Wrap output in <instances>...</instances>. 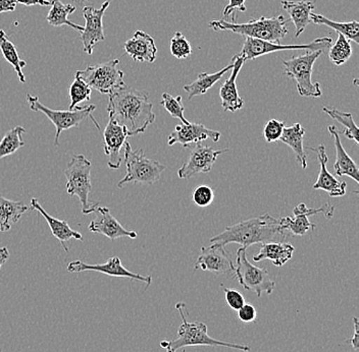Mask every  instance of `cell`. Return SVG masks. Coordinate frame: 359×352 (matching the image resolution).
Returning a JSON list of instances; mask_svg holds the SVG:
<instances>
[{
	"label": "cell",
	"mask_w": 359,
	"mask_h": 352,
	"mask_svg": "<svg viewBox=\"0 0 359 352\" xmlns=\"http://www.w3.org/2000/svg\"><path fill=\"white\" fill-rule=\"evenodd\" d=\"M107 109L109 120L125 127L129 136L143 134L156 121L149 94L128 86L109 94Z\"/></svg>",
	"instance_id": "cell-1"
},
{
	"label": "cell",
	"mask_w": 359,
	"mask_h": 352,
	"mask_svg": "<svg viewBox=\"0 0 359 352\" xmlns=\"http://www.w3.org/2000/svg\"><path fill=\"white\" fill-rule=\"evenodd\" d=\"M286 233L280 230V219L264 214L228 226L223 232L210 239V242L224 246L229 244H238L247 250L252 244L282 242L288 237Z\"/></svg>",
	"instance_id": "cell-2"
},
{
	"label": "cell",
	"mask_w": 359,
	"mask_h": 352,
	"mask_svg": "<svg viewBox=\"0 0 359 352\" xmlns=\"http://www.w3.org/2000/svg\"><path fill=\"white\" fill-rule=\"evenodd\" d=\"M176 309L183 323L179 327L178 336L175 339L163 340L161 342V349H167V352H177L183 347L191 346L228 347L245 352L251 351L249 345L219 342L210 337L208 333V326L204 323L188 322L186 320L187 307L184 302H178Z\"/></svg>",
	"instance_id": "cell-3"
},
{
	"label": "cell",
	"mask_w": 359,
	"mask_h": 352,
	"mask_svg": "<svg viewBox=\"0 0 359 352\" xmlns=\"http://www.w3.org/2000/svg\"><path fill=\"white\" fill-rule=\"evenodd\" d=\"M208 26L215 32L229 31L245 38H253L275 44H280V41L288 34L287 21L283 15L258 17L244 24L226 20H215L210 21Z\"/></svg>",
	"instance_id": "cell-4"
},
{
	"label": "cell",
	"mask_w": 359,
	"mask_h": 352,
	"mask_svg": "<svg viewBox=\"0 0 359 352\" xmlns=\"http://www.w3.org/2000/svg\"><path fill=\"white\" fill-rule=\"evenodd\" d=\"M91 162L84 155H74L65 169L67 177V192L71 197H77L82 206L84 215L96 212L100 207V202L92 203L89 201V194L92 190Z\"/></svg>",
	"instance_id": "cell-5"
},
{
	"label": "cell",
	"mask_w": 359,
	"mask_h": 352,
	"mask_svg": "<svg viewBox=\"0 0 359 352\" xmlns=\"http://www.w3.org/2000/svg\"><path fill=\"white\" fill-rule=\"evenodd\" d=\"M123 160L127 168V174L122 181H118V188H122L131 183L154 185L159 181L161 174L165 170V166L158 161L147 158L142 149L134 151L131 143L128 141L123 146Z\"/></svg>",
	"instance_id": "cell-6"
},
{
	"label": "cell",
	"mask_w": 359,
	"mask_h": 352,
	"mask_svg": "<svg viewBox=\"0 0 359 352\" xmlns=\"http://www.w3.org/2000/svg\"><path fill=\"white\" fill-rule=\"evenodd\" d=\"M324 50H306L304 55L295 56L291 59H282L285 75L295 80L298 93L302 97L318 98L322 96L320 83H313V66Z\"/></svg>",
	"instance_id": "cell-7"
},
{
	"label": "cell",
	"mask_w": 359,
	"mask_h": 352,
	"mask_svg": "<svg viewBox=\"0 0 359 352\" xmlns=\"http://www.w3.org/2000/svg\"><path fill=\"white\" fill-rule=\"evenodd\" d=\"M236 278L240 286L246 290L253 291L257 297H262V293L271 295L276 283L266 268H259L249 262L246 248H240L236 255Z\"/></svg>",
	"instance_id": "cell-8"
},
{
	"label": "cell",
	"mask_w": 359,
	"mask_h": 352,
	"mask_svg": "<svg viewBox=\"0 0 359 352\" xmlns=\"http://www.w3.org/2000/svg\"><path fill=\"white\" fill-rule=\"evenodd\" d=\"M118 59L109 60L95 66H90L84 71H77V73L90 88L109 95L116 90L127 86L123 80L125 73L118 69Z\"/></svg>",
	"instance_id": "cell-9"
},
{
	"label": "cell",
	"mask_w": 359,
	"mask_h": 352,
	"mask_svg": "<svg viewBox=\"0 0 359 352\" xmlns=\"http://www.w3.org/2000/svg\"><path fill=\"white\" fill-rule=\"evenodd\" d=\"M29 106L31 111L35 112H41L45 114L51 122L55 127V145H60V136L62 132L72 127H80L90 114L95 111L96 107L94 105H87V106L76 107L74 111H55V109L48 108L40 102L39 97L37 96L27 95Z\"/></svg>",
	"instance_id": "cell-10"
},
{
	"label": "cell",
	"mask_w": 359,
	"mask_h": 352,
	"mask_svg": "<svg viewBox=\"0 0 359 352\" xmlns=\"http://www.w3.org/2000/svg\"><path fill=\"white\" fill-rule=\"evenodd\" d=\"M333 44L331 38L323 37L313 40L311 43L307 44H275L269 42L262 41V40L253 39V38H246L243 47L239 55L244 60L257 59L260 56L269 55V53L277 52L282 50H324L329 48Z\"/></svg>",
	"instance_id": "cell-11"
},
{
	"label": "cell",
	"mask_w": 359,
	"mask_h": 352,
	"mask_svg": "<svg viewBox=\"0 0 359 352\" xmlns=\"http://www.w3.org/2000/svg\"><path fill=\"white\" fill-rule=\"evenodd\" d=\"M190 157L187 162L178 170V176L181 179H189L197 174H208L212 169V166L219 155L228 152V149L215 150L201 143L188 146Z\"/></svg>",
	"instance_id": "cell-12"
},
{
	"label": "cell",
	"mask_w": 359,
	"mask_h": 352,
	"mask_svg": "<svg viewBox=\"0 0 359 352\" xmlns=\"http://www.w3.org/2000/svg\"><path fill=\"white\" fill-rule=\"evenodd\" d=\"M334 212H335V207L330 203L325 204L318 209L307 208L304 203H302L297 207L294 208V217L288 216L280 219V227L284 232H290L292 234L302 237V235L306 234L309 230H313L316 227V224L309 221V216L323 213L325 218L331 219Z\"/></svg>",
	"instance_id": "cell-13"
},
{
	"label": "cell",
	"mask_w": 359,
	"mask_h": 352,
	"mask_svg": "<svg viewBox=\"0 0 359 352\" xmlns=\"http://www.w3.org/2000/svg\"><path fill=\"white\" fill-rule=\"evenodd\" d=\"M111 0H107L101 4L100 8H95L93 6H85L83 8L85 24L84 30L81 33V41L83 43V50L87 55H91L93 53L94 47L101 41H104L105 35L103 31V17L105 10L111 4Z\"/></svg>",
	"instance_id": "cell-14"
},
{
	"label": "cell",
	"mask_w": 359,
	"mask_h": 352,
	"mask_svg": "<svg viewBox=\"0 0 359 352\" xmlns=\"http://www.w3.org/2000/svg\"><path fill=\"white\" fill-rule=\"evenodd\" d=\"M67 272L82 273L85 271H95L102 274L112 276V277L129 278V279L137 280V281L144 282L146 286H149L152 282L151 276H143L131 272L126 269L121 262L120 258L112 257L107 260V263L90 265L82 261L71 262L67 266Z\"/></svg>",
	"instance_id": "cell-15"
},
{
	"label": "cell",
	"mask_w": 359,
	"mask_h": 352,
	"mask_svg": "<svg viewBox=\"0 0 359 352\" xmlns=\"http://www.w3.org/2000/svg\"><path fill=\"white\" fill-rule=\"evenodd\" d=\"M198 269L217 275H224L235 271V266L230 253L226 252L224 246L212 244L210 246L201 248V253L194 266V270Z\"/></svg>",
	"instance_id": "cell-16"
},
{
	"label": "cell",
	"mask_w": 359,
	"mask_h": 352,
	"mask_svg": "<svg viewBox=\"0 0 359 352\" xmlns=\"http://www.w3.org/2000/svg\"><path fill=\"white\" fill-rule=\"evenodd\" d=\"M104 154L109 157L107 166L111 169H118L123 159V146L127 142L128 132L116 121L109 120L102 134Z\"/></svg>",
	"instance_id": "cell-17"
},
{
	"label": "cell",
	"mask_w": 359,
	"mask_h": 352,
	"mask_svg": "<svg viewBox=\"0 0 359 352\" xmlns=\"http://www.w3.org/2000/svg\"><path fill=\"white\" fill-rule=\"evenodd\" d=\"M206 139H212L213 142L217 143L221 139V132L208 129L201 123H181L177 125L175 131L168 136V143L170 146L181 143L183 147L187 148L192 143H201Z\"/></svg>",
	"instance_id": "cell-18"
},
{
	"label": "cell",
	"mask_w": 359,
	"mask_h": 352,
	"mask_svg": "<svg viewBox=\"0 0 359 352\" xmlns=\"http://www.w3.org/2000/svg\"><path fill=\"white\" fill-rule=\"evenodd\" d=\"M96 213H97V217L90 222L88 226L90 232L104 235L112 241L121 237L136 239L138 237L136 232L123 228L122 224L112 216L109 208L98 207Z\"/></svg>",
	"instance_id": "cell-19"
},
{
	"label": "cell",
	"mask_w": 359,
	"mask_h": 352,
	"mask_svg": "<svg viewBox=\"0 0 359 352\" xmlns=\"http://www.w3.org/2000/svg\"><path fill=\"white\" fill-rule=\"evenodd\" d=\"M307 149L311 150L318 155V162H320V174H318V181L313 185L314 190H325L332 198L345 196L346 195V183L338 181L327 170V163L329 158L325 153V146L320 145L318 148L307 147Z\"/></svg>",
	"instance_id": "cell-20"
},
{
	"label": "cell",
	"mask_w": 359,
	"mask_h": 352,
	"mask_svg": "<svg viewBox=\"0 0 359 352\" xmlns=\"http://www.w3.org/2000/svg\"><path fill=\"white\" fill-rule=\"evenodd\" d=\"M232 62V73H231L230 77L224 80L221 89H219L222 107H223L224 111L229 112L240 111L244 105L243 99L240 97L239 93H238L236 80H237L238 75H239L242 66L245 64V60L241 56L236 55L233 57Z\"/></svg>",
	"instance_id": "cell-21"
},
{
	"label": "cell",
	"mask_w": 359,
	"mask_h": 352,
	"mask_svg": "<svg viewBox=\"0 0 359 352\" xmlns=\"http://www.w3.org/2000/svg\"><path fill=\"white\" fill-rule=\"evenodd\" d=\"M123 49L135 62H149V64L156 62L157 55L156 42L149 34L143 31H136L133 37L125 42Z\"/></svg>",
	"instance_id": "cell-22"
},
{
	"label": "cell",
	"mask_w": 359,
	"mask_h": 352,
	"mask_svg": "<svg viewBox=\"0 0 359 352\" xmlns=\"http://www.w3.org/2000/svg\"><path fill=\"white\" fill-rule=\"evenodd\" d=\"M30 208L31 210L38 211V212L43 216L49 227H50L51 233H53V237L60 242L62 248H64L65 252L69 253V248H67L66 242L69 241V239H77V241H83V237L80 232L72 230L71 226L69 225V223H67L66 220H60V219L49 215L48 213L42 208V206L40 205L37 199L33 198L31 199Z\"/></svg>",
	"instance_id": "cell-23"
},
{
	"label": "cell",
	"mask_w": 359,
	"mask_h": 352,
	"mask_svg": "<svg viewBox=\"0 0 359 352\" xmlns=\"http://www.w3.org/2000/svg\"><path fill=\"white\" fill-rule=\"evenodd\" d=\"M329 132L333 136L336 148V162L334 164V170L337 176L351 177L356 183H359L358 165L352 160L351 157L345 151L342 143H341L340 132L336 127L329 125Z\"/></svg>",
	"instance_id": "cell-24"
},
{
	"label": "cell",
	"mask_w": 359,
	"mask_h": 352,
	"mask_svg": "<svg viewBox=\"0 0 359 352\" xmlns=\"http://www.w3.org/2000/svg\"><path fill=\"white\" fill-rule=\"evenodd\" d=\"M283 8L290 15L291 22L295 26V37L298 38L304 32L306 27L311 24V15L316 8L313 1L302 0V1H289L283 0Z\"/></svg>",
	"instance_id": "cell-25"
},
{
	"label": "cell",
	"mask_w": 359,
	"mask_h": 352,
	"mask_svg": "<svg viewBox=\"0 0 359 352\" xmlns=\"http://www.w3.org/2000/svg\"><path fill=\"white\" fill-rule=\"evenodd\" d=\"M294 248L288 242H268L260 248L258 255L253 258V261L260 262L269 260L277 267L284 266L293 257Z\"/></svg>",
	"instance_id": "cell-26"
},
{
	"label": "cell",
	"mask_w": 359,
	"mask_h": 352,
	"mask_svg": "<svg viewBox=\"0 0 359 352\" xmlns=\"http://www.w3.org/2000/svg\"><path fill=\"white\" fill-rule=\"evenodd\" d=\"M305 129L300 123H294L291 127H285L280 140L291 148L296 155L297 162L303 169L307 168V157L304 150Z\"/></svg>",
	"instance_id": "cell-27"
},
{
	"label": "cell",
	"mask_w": 359,
	"mask_h": 352,
	"mask_svg": "<svg viewBox=\"0 0 359 352\" xmlns=\"http://www.w3.org/2000/svg\"><path fill=\"white\" fill-rule=\"evenodd\" d=\"M29 210L31 208L22 202L0 197V232H10L13 224L17 223Z\"/></svg>",
	"instance_id": "cell-28"
},
{
	"label": "cell",
	"mask_w": 359,
	"mask_h": 352,
	"mask_svg": "<svg viewBox=\"0 0 359 352\" xmlns=\"http://www.w3.org/2000/svg\"><path fill=\"white\" fill-rule=\"evenodd\" d=\"M232 67L233 64H230V66L224 67V69L217 71V73H199L198 77H197L196 80H195L192 84L185 85V86H184L183 89L184 91L187 93L188 100H192L193 98L197 97V96L204 95V94L208 93V90L212 88L219 80H221L224 73L230 71V69H232Z\"/></svg>",
	"instance_id": "cell-29"
},
{
	"label": "cell",
	"mask_w": 359,
	"mask_h": 352,
	"mask_svg": "<svg viewBox=\"0 0 359 352\" xmlns=\"http://www.w3.org/2000/svg\"><path fill=\"white\" fill-rule=\"evenodd\" d=\"M50 10H49L48 15L46 17V21L48 22L50 26H69L72 27L74 30L78 31L79 33L83 32L84 27L75 24V22H71L67 19V15L75 13L76 10H77L76 6L62 3L60 0H50Z\"/></svg>",
	"instance_id": "cell-30"
},
{
	"label": "cell",
	"mask_w": 359,
	"mask_h": 352,
	"mask_svg": "<svg viewBox=\"0 0 359 352\" xmlns=\"http://www.w3.org/2000/svg\"><path fill=\"white\" fill-rule=\"evenodd\" d=\"M311 20L313 24H324L329 28L334 29L338 34H342L349 41L359 43V24L358 21H350L345 22H338L327 19L320 13H311Z\"/></svg>",
	"instance_id": "cell-31"
},
{
	"label": "cell",
	"mask_w": 359,
	"mask_h": 352,
	"mask_svg": "<svg viewBox=\"0 0 359 352\" xmlns=\"http://www.w3.org/2000/svg\"><path fill=\"white\" fill-rule=\"evenodd\" d=\"M0 51H1L2 55L6 58V62L15 69L20 82L26 83V77L22 73V69L27 66L26 62L21 59L15 45L11 43L8 35L2 29H0Z\"/></svg>",
	"instance_id": "cell-32"
},
{
	"label": "cell",
	"mask_w": 359,
	"mask_h": 352,
	"mask_svg": "<svg viewBox=\"0 0 359 352\" xmlns=\"http://www.w3.org/2000/svg\"><path fill=\"white\" fill-rule=\"evenodd\" d=\"M26 132V129L22 127H15L10 129L4 138L0 141V159L6 158L15 154L18 150L24 147L25 142L22 140V134Z\"/></svg>",
	"instance_id": "cell-33"
},
{
	"label": "cell",
	"mask_w": 359,
	"mask_h": 352,
	"mask_svg": "<svg viewBox=\"0 0 359 352\" xmlns=\"http://www.w3.org/2000/svg\"><path fill=\"white\" fill-rule=\"evenodd\" d=\"M323 111L331 116L333 120L338 121L340 125H344L345 131L343 134L349 140L354 141L356 143H359L358 139V127L354 122L353 116L349 112L339 111L334 107H324Z\"/></svg>",
	"instance_id": "cell-34"
},
{
	"label": "cell",
	"mask_w": 359,
	"mask_h": 352,
	"mask_svg": "<svg viewBox=\"0 0 359 352\" xmlns=\"http://www.w3.org/2000/svg\"><path fill=\"white\" fill-rule=\"evenodd\" d=\"M352 52L353 50H352L349 40L342 34H338L335 43L329 47L330 60L332 64L338 66L346 64L349 58L351 57Z\"/></svg>",
	"instance_id": "cell-35"
},
{
	"label": "cell",
	"mask_w": 359,
	"mask_h": 352,
	"mask_svg": "<svg viewBox=\"0 0 359 352\" xmlns=\"http://www.w3.org/2000/svg\"><path fill=\"white\" fill-rule=\"evenodd\" d=\"M92 89L85 83L80 76L76 73L75 80L69 88V111H74L80 103L91 99Z\"/></svg>",
	"instance_id": "cell-36"
},
{
	"label": "cell",
	"mask_w": 359,
	"mask_h": 352,
	"mask_svg": "<svg viewBox=\"0 0 359 352\" xmlns=\"http://www.w3.org/2000/svg\"><path fill=\"white\" fill-rule=\"evenodd\" d=\"M161 104L163 105V108L168 112V114L172 118H178L183 125H188L189 123V121L186 120L185 115H184L185 107H184L183 103H182V96L179 95L175 98L170 95V94L163 93Z\"/></svg>",
	"instance_id": "cell-37"
},
{
	"label": "cell",
	"mask_w": 359,
	"mask_h": 352,
	"mask_svg": "<svg viewBox=\"0 0 359 352\" xmlns=\"http://www.w3.org/2000/svg\"><path fill=\"white\" fill-rule=\"evenodd\" d=\"M170 53L178 59H185L189 57L192 53V46L187 38L181 32H176L170 39Z\"/></svg>",
	"instance_id": "cell-38"
},
{
	"label": "cell",
	"mask_w": 359,
	"mask_h": 352,
	"mask_svg": "<svg viewBox=\"0 0 359 352\" xmlns=\"http://www.w3.org/2000/svg\"><path fill=\"white\" fill-rule=\"evenodd\" d=\"M192 199L195 205L198 207H208L212 205L213 199H215V192H213L212 188L208 185H199L193 190Z\"/></svg>",
	"instance_id": "cell-39"
},
{
	"label": "cell",
	"mask_w": 359,
	"mask_h": 352,
	"mask_svg": "<svg viewBox=\"0 0 359 352\" xmlns=\"http://www.w3.org/2000/svg\"><path fill=\"white\" fill-rule=\"evenodd\" d=\"M285 127H286V125H285L284 121H279L275 120V118L269 120L268 122H266V125H264V136L266 142L271 143L280 140Z\"/></svg>",
	"instance_id": "cell-40"
},
{
	"label": "cell",
	"mask_w": 359,
	"mask_h": 352,
	"mask_svg": "<svg viewBox=\"0 0 359 352\" xmlns=\"http://www.w3.org/2000/svg\"><path fill=\"white\" fill-rule=\"evenodd\" d=\"M224 297L226 304L231 309L237 311L245 304V298L235 288H224Z\"/></svg>",
	"instance_id": "cell-41"
},
{
	"label": "cell",
	"mask_w": 359,
	"mask_h": 352,
	"mask_svg": "<svg viewBox=\"0 0 359 352\" xmlns=\"http://www.w3.org/2000/svg\"><path fill=\"white\" fill-rule=\"evenodd\" d=\"M246 0H229V3L224 8V20L228 21L229 17L233 15L232 21L235 22V11L239 10L241 13H245L247 8L245 6Z\"/></svg>",
	"instance_id": "cell-42"
},
{
	"label": "cell",
	"mask_w": 359,
	"mask_h": 352,
	"mask_svg": "<svg viewBox=\"0 0 359 352\" xmlns=\"http://www.w3.org/2000/svg\"><path fill=\"white\" fill-rule=\"evenodd\" d=\"M238 317L243 323L249 324V323L255 322L257 318V309L251 304H245L241 309H238Z\"/></svg>",
	"instance_id": "cell-43"
},
{
	"label": "cell",
	"mask_w": 359,
	"mask_h": 352,
	"mask_svg": "<svg viewBox=\"0 0 359 352\" xmlns=\"http://www.w3.org/2000/svg\"><path fill=\"white\" fill-rule=\"evenodd\" d=\"M352 320H353V327H354V331H353V336H352L351 338H349V339L346 340V342H344V344H346V343H349V344L352 345V347H353L354 349H355L356 351H358V343H359V328H358V319L356 317L352 318Z\"/></svg>",
	"instance_id": "cell-44"
},
{
	"label": "cell",
	"mask_w": 359,
	"mask_h": 352,
	"mask_svg": "<svg viewBox=\"0 0 359 352\" xmlns=\"http://www.w3.org/2000/svg\"><path fill=\"white\" fill-rule=\"evenodd\" d=\"M17 4L15 0H0V13L15 11Z\"/></svg>",
	"instance_id": "cell-45"
},
{
	"label": "cell",
	"mask_w": 359,
	"mask_h": 352,
	"mask_svg": "<svg viewBox=\"0 0 359 352\" xmlns=\"http://www.w3.org/2000/svg\"><path fill=\"white\" fill-rule=\"evenodd\" d=\"M17 3H21L22 6H50V0H15Z\"/></svg>",
	"instance_id": "cell-46"
},
{
	"label": "cell",
	"mask_w": 359,
	"mask_h": 352,
	"mask_svg": "<svg viewBox=\"0 0 359 352\" xmlns=\"http://www.w3.org/2000/svg\"><path fill=\"white\" fill-rule=\"evenodd\" d=\"M8 259H10V252H8V248L4 246V248H0V270Z\"/></svg>",
	"instance_id": "cell-47"
},
{
	"label": "cell",
	"mask_w": 359,
	"mask_h": 352,
	"mask_svg": "<svg viewBox=\"0 0 359 352\" xmlns=\"http://www.w3.org/2000/svg\"><path fill=\"white\" fill-rule=\"evenodd\" d=\"M86 1H90V0H73V2H75V3L78 4H83Z\"/></svg>",
	"instance_id": "cell-48"
}]
</instances>
